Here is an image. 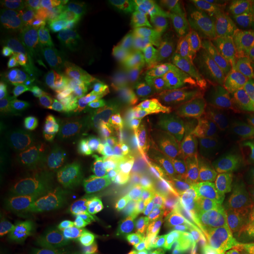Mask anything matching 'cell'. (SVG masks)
Here are the masks:
<instances>
[{
	"label": "cell",
	"mask_w": 254,
	"mask_h": 254,
	"mask_svg": "<svg viewBox=\"0 0 254 254\" xmlns=\"http://www.w3.org/2000/svg\"><path fill=\"white\" fill-rule=\"evenodd\" d=\"M46 97L71 127L85 153L114 170L106 152L105 119L95 92V73L78 65L60 68L51 79Z\"/></svg>",
	"instance_id": "6da1fadb"
},
{
	"label": "cell",
	"mask_w": 254,
	"mask_h": 254,
	"mask_svg": "<svg viewBox=\"0 0 254 254\" xmlns=\"http://www.w3.org/2000/svg\"><path fill=\"white\" fill-rule=\"evenodd\" d=\"M0 52L6 67L24 77L52 78L63 68L45 27L15 21L2 24Z\"/></svg>",
	"instance_id": "7a4b0ae2"
},
{
	"label": "cell",
	"mask_w": 254,
	"mask_h": 254,
	"mask_svg": "<svg viewBox=\"0 0 254 254\" xmlns=\"http://www.w3.org/2000/svg\"><path fill=\"white\" fill-rule=\"evenodd\" d=\"M11 111L33 126L37 132H52L68 139L71 150L69 185L79 194L87 195L103 187V180L86 163V153L50 99L39 93H19L11 101Z\"/></svg>",
	"instance_id": "3957f363"
},
{
	"label": "cell",
	"mask_w": 254,
	"mask_h": 254,
	"mask_svg": "<svg viewBox=\"0 0 254 254\" xmlns=\"http://www.w3.org/2000/svg\"><path fill=\"white\" fill-rule=\"evenodd\" d=\"M105 134L125 167L155 185L154 176L161 171V159L167 153L164 136L136 118L105 119Z\"/></svg>",
	"instance_id": "277c9868"
},
{
	"label": "cell",
	"mask_w": 254,
	"mask_h": 254,
	"mask_svg": "<svg viewBox=\"0 0 254 254\" xmlns=\"http://www.w3.org/2000/svg\"><path fill=\"white\" fill-rule=\"evenodd\" d=\"M160 187L174 198L202 202L220 217L245 200L196 165L170 153L161 159Z\"/></svg>",
	"instance_id": "5b68a950"
},
{
	"label": "cell",
	"mask_w": 254,
	"mask_h": 254,
	"mask_svg": "<svg viewBox=\"0 0 254 254\" xmlns=\"http://www.w3.org/2000/svg\"><path fill=\"white\" fill-rule=\"evenodd\" d=\"M144 95L152 110L178 128L194 124L202 94L192 79L184 74L159 73L146 82Z\"/></svg>",
	"instance_id": "8992f818"
},
{
	"label": "cell",
	"mask_w": 254,
	"mask_h": 254,
	"mask_svg": "<svg viewBox=\"0 0 254 254\" xmlns=\"http://www.w3.org/2000/svg\"><path fill=\"white\" fill-rule=\"evenodd\" d=\"M79 194L62 176L33 171L18 179L11 190L13 201L36 214L59 209L66 200Z\"/></svg>",
	"instance_id": "52a82bcc"
},
{
	"label": "cell",
	"mask_w": 254,
	"mask_h": 254,
	"mask_svg": "<svg viewBox=\"0 0 254 254\" xmlns=\"http://www.w3.org/2000/svg\"><path fill=\"white\" fill-rule=\"evenodd\" d=\"M95 92L104 119L135 118V112L127 95L124 75L113 64H107L95 74Z\"/></svg>",
	"instance_id": "ba28073f"
},
{
	"label": "cell",
	"mask_w": 254,
	"mask_h": 254,
	"mask_svg": "<svg viewBox=\"0 0 254 254\" xmlns=\"http://www.w3.org/2000/svg\"><path fill=\"white\" fill-rule=\"evenodd\" d=\"M161 26L177 27L204 43L214 33L217 12L208 5H173L159 17Z\"/></svg>",
	"instance_id": "9c48e42d"
},
{
	"label": "cell",
	"mask_w": 254,
	"mask_h": 254,
	"mask_svg": "<svg viewBox=\"0 0 254 254\" xmlns=\"http://www.w3.org/2000/svg\"><path fill=\"white\" fill-rule=\"evenodd\" d=\"M91 28L86 24L66 17H63L53 26L47 27L62 67L75 65L79 55L87 45Z\"/></svg>",
	"instance_id": "30bf717a"
},
{
	"label": "cell",
	"mask_w": 254,
	"mask_h": 254,
	"mask_svg": "<svg viewBox=\"0 0 254 254\" xmlns=\"http://www.w3.org/2000/svg\"><path fill=\"white\" fill-rule=\"evenodd\" d=\"M5 17L15 23L51 27L63 19L62 2L52 0H11L2 1Z\"/></svg>",
	"instance_id": "8fae6325"
},
{
	"label": "cell",
	"mask_w": 254,
	"mask_h": 254,
	"mask_svg": "<svg viewBox=\"0 0 254 254\" xmlns=\"http://www.w3.org/2000/svg\"><path fill=\"white\" fill-rule=\"evenodd\" d=\"M122 58V66L125 74L134 81H142L163 73L167 63L168 53L160 50L142 49L125 55Z\"/></svg>",
	"instance_id": "7c38bea8"
},
{
	"label": "cell",
	"mask_w": 254,
	"mask_h": 254,
	"mask_svg": "<svg viewBox=\"0 0 254 254\" xmlns=\"http://www.w3.org/2000/svg\"><path fill=\"white\" fill-rule=\"evenodd\" d=\"M202 41L190 37L186 32L172 26H161L150 37L145 49L160 50L172 53H189L195 56L201 49Z\"/></svg>",
	"instance_id": "4fadbf2b"
},
{
	"label": "cell",
	"mask_w": 254,
	"mask_h": 254,
	"mask_svg": "<svg viewBox=\"0 0 254 254\" xmlns=\"http://www.w3.org/2000/svg\"><path fill=\"white\" fill-rule=\"evenodd\" d=\"M34 136L39 142L46 160L58 167L60 176L69 184L72 142L68 139L52 132H36Z\"/></svg>",
	"instance_id": "5bb4252c"
},
{
	"label": "cell",
	"mask_w": 254,
	"mask_h": 254,
	"mask_svg": "<svg viewBox=\"0 0 254 254\" xmlns=\"http://www.w3.org/2000/svg\"><path fill=\"white\" fill-rule=\"evenodd\" d=\"M154 1L148 0H105L101 15L119 25H127L153 11Z\"/></svg>",
	"instance_id": "9a60e30c"
},
{
	"label": "cell",
	"mask_w": 254,
	"mask_h": 254,
	"mask_svg": "<svg viewBox=\"0 0 254 254\" xmlns=\"http://www.w3.org/2000/svg\"><path fill=\"white\" fill-rule=\"evenodd\" d=\"M75 224H77V218L68 217L59 209L44 212L38 215L32 226L34 241L39 245L65 228L75 227Z\"/></svg>",
	"instance_id": "2e32d148"
},
{
	"label": "cell",
	"mask_w": 254,
	"mask_h": 254,
	"mask_svg": "<svg viewBox=\"0 0 254 254\" xmlns=\"http://www.w3.org/2000/svg\"><path fill=\"white\" fill-rule=\"evenodd\" d=\"M63 15L74 19L88 26H93L98 20L103 18V1L99 0H69L62 1Z\"/></svg>",
	"instance_id": "e0dca14e"
},
{
	"label": "cell",
	"mask_w": 254,
	"mask_h": 254,
	"mask_svg": "<svg viewBox=\"0 0 254 254\" xmlns=\"http://www.w3.org/2000/svg\"><path fill=\"white\" fill-rule=\"evenodd\" d=\"M75 227L78 228L81 237L87 243L98 244V245L106 239H109V238L116 237L119 234L107 226L99 218H97L93 214L87 213H82L81 215H79L77 218Z\"/></svg>",
	"instance_id": "ac0fdd59"
},
{
	"label": "cell",
	"mask_w": 254,
	"mask_h": 254,
	"mask_svg": "<svg viewBox=\"0 0 254 254\" xmlns=\"http://www.w3.org/2000/svg\"><path fill=\"white\" fill-rule=\"evenodd\" d=\"M231 233L237 236L254 237V204L245 199L231 209Z\"/></svg>",
	"instance_id": "d6986e66"
},
{
	"label": "cell",
	"mask_w": 254,
	"mask_h": 254,
	"mask_svg": "<svg viewBox=\"0 0 254 254\" xmlns=\"http://www.w3.org/2000/svg\"><path fill=\"white\" fill-rule=\"evenodd\" d=\"M182 232V226L179 222L174 220H168L165 224L160 225L154 230L142 233L140 238V244L150 252V251L157 249V247L164 245L167 241L172 240L173 238L179 236Z\"/></svg>",
	"instance_id": "ffe728a7"
},
{
	"label": "cell",
	"mask_w": 254,
	"mask_h": 254,
	"mask_svg": "<svg viewBox=\"0 0 254 254\" xmlns=\"http://www.w3.org/2000/svg\"><path fill=\"white\" fill-rule=\"evenodd\" d=\"M19 240L17 212L9 205L2 202L0 207V249L13 245Z\"/></svg>",
	"instance_id": "44dd1931"
},
{
	"label": "cell",
	"mask_w": 254,
	"mask_h": 254,
	"mask_svg": "<svg viewBox=\"0 0 254 254\" xmlns=\"http://www.w3.org/2000/svg\"><path fill=\"white\" fill-rule=\"evenodd\" d=\"M114 52L104 50L101 47L86 45L81 53L79 55L75 65L80 66V67L87 69V71L93 72L97 74V72L107 65V64L114 63Z\"/></svg>",
	"instance_id": "7402d4cb"
},
{
	"label": "cell",
	"mask_w": 254,
	"mask_h": 254,
	"mask_svg": "<svg viewBox=\"0 0 254 254\" xmlns=\"http://www.w3.org/2000/svg\"><path fill=\"white\" fill-rule=\"evenodd\" d=\"M46 163L47 160L43 151H41L39 142H38L36 136L33 135L26 142V145L21 150L20 155H19V170L27 171L34 167L44 166V165H46Z\"/></svg>",
	"instance_id": "603a6c76"
},
{
	"label": "cell",
	"mask_w": 254,
	"mask_h": 254,
	"mask_svg": "<svg viewBox=\"0 0 254 254\" xmlns=\"http://www.w3.org/2000/svg\"><path fill=\"white\" fill-rule=\"evenodd\" d=\"M36 129L30 123L19 116H9L6 120L5 135L11 141H21L32 138L36 134Z\"/></svg>",
	"instance_id": "cb8c5ba5"
},
{
	"label": "cell",
	"mask_w": 254,
	"mask_h": 254,
	"mask_svg": "<svg viewBox=\"0 0 254 254\" xmlns=\"http://www.w3.org/2000/svg\"><path fill=\"white\" fill-rule=\"evenodd\" d=\"M194 247L179 234L164 245L150 251V254H194Z\"/></svg>",
	"instance_id": "d4e9b609"
},
{
	"label": "cell",
	"mask_w": 254,
	"mask_h": 254,
	"mask_svg": "<svg viewBox=\"0 0 254 254\" xmlns=\"http://www.w3.org/2000/svg\"><path fill=\"white\" fill-rule=\"evenodd\" d=\"M98 254H133V247L122 234L109 238L98 245Z\"/></svg>",
	"instance_id": "484cf974"
},
{
	"label": "cell",
	"mask_w": 254,
	"mask_h": 254,
	"mask_svg": "<svg viewBox=\"0 0 254 254\" xmlns=\"http://www.w3.org/2000/svg\"><path fill=\"white\" fill-rule=\"evenodd\" d=\"M192 55L189 53H172L168 55L167 63L165 65L163 73H174V74H182L183 71L189 67L193 60Z\"/></svg>",
	"instance_id": "4316f807"
},
{
	"label": "cell",
	"mask_w": 254,
	"mask_h": 254,
	"mask_svg": "<svg viewBox=\"0 0 254 254\" xmlns=\"http://www.w3.org/2000/svg\"><path fill=\"white\" fill-rule=\"evenodd\" d=\"M87 200H88L87 195L75 194L66 200V201L63 204L62 207L59 208V211L63 212L64 214L68 215V217L78 218L79 215L82 214L81 209L84 207V205L87 202Z\"/></svg>",
	"instance_id": "83f0119b"
},
{
	"label": "cell",
	"mask_w": 254,
	"mask_h": 254,
	"mask_svg": "<svg viewBox=\"0 0 254 254\" xmlns=\"http://www.w3.org/2000/svg\"><path fill=\"white\" fill-rule=\"evenodd\" d=\"M38 244L36 241H33V243H28V241L20 239L15 244H13V245L5 247V249H1L0 254H27L28 251L32 250Z\"/></svg>",
	"instance_id": "f1b7e54d"
},
{
	"label": "cell",
	"mask_w": 254,
	"mask_h": 254,
	"mask_svg": "<svg viewBox=\"0 0 254 254\" xmlns=\"http://www.w3.org/2000/svg\"><path fill=\"white\" fill-rule=\"evenodd\" d=\"M194 254H215L213 251V247H212V240H209L207 243L195 247Z\"/></svg>",
	"instance_id": "f546056e"
},
{
	"label": "cell",
	"mask_w": 254,
	"mask_h": 254,
	"mask_svg": "<svg viewBox=\"0 0 254 254\" xmlns=\"http://www.w3.org/2000/svg\"><path fill=\"white\" fill-rule=\"evenodd\" d=\"M27 254H65V253H59V252H53V251H49L45 249H41L39 245L34 246L33 249L28 251Z\"/></svg>",
	"instance_id": "4dcf8cb0"
},
{
	"label": "cell",
	"mask_w": 254,
	"mask_h": 254,
	"mask_svg": "<svg viewBox=\"0 0 254 254\" xmlns=\"http://www.w3.org/2000/svg\"><path fill=\"white\" fill-rule=\"evenodd\" d=\"M232 254H254V247H251V249H247V250L239 251V252L232 253Z\"/></svg>",
	"instance_id": "1f68e13d"
},
{
	"label": "cell",
	"mask_w": 254,
	"mask_h": 254,
	"mask_svg": "<svg viewBox=\"0 0 254 254\" xmlns=\"http://www.w3.org/2000/svg\"><path fill=\"white\" fill-rule=\"evenodd\" d=\"M133 254H148V253H146L144 250L140 249V247H133Z\"/></svg>",
	"instance_id": "d6a6232c"
}]
</instances>
